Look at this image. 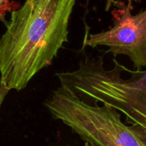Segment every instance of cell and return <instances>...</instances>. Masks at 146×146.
<instances>
[{"mask_svg":"<svg viewBox=\"0 0 146 146\" xmlns=\"http://www.w3.org/2000/svg\"><path fill=\"white\" fill-rule=\"evenodd\" d=\"M111 69L104 67V57L86 56L74 71L57 73L61 86L84 101L102 103L126 116L131 125L146 132V70L126 71L131 78L124 79L125 67L113 60Z\"/></svg>","mask_w":146,"mask_h":146,"instance_id":"7a4b0ae2","label":"cell"},{"mask_svg":"<svg viewBox=\"0 0 146 146\" xmlns=\"http://www.w3.org/2000/svg\"><path fill=\"white\" fill-rule=\"evenodd\" d=\"M76 1L26 0L11 12L0 38V84L9 91H21L51 65L68 41Z\"/></svg>","mask_w":146,"mask_h":146,"instance_id":"6da1fadb","label":"cell"},{"mask_svg":"<svg viewBox=\"0 0 146 146\" xmlns=\"http://www.w3.org/2000/svg\"><path fill=\"white\" fill-rule=\"evenodd\" d=\"M9 0H0V19H2L4 12L7 10Z\"/></svg>","mask_w":146,"mask_h":146,"instance_id":"8992f818","label":"cell"},{"mask_svg":"<svg viewBox=\"0 0 146 146\" xmlns=\"http://www.w3.org/2000/svg\"><path fill=\"white\" fill-rule=\"evenodd\" d=\"M53 118L94 146H146V132L128 125L121 114L107 106L84 101L60 86L44 102Z\"/></svg>","mask_w":146,"mask_h":146,"instance_id":"3957f363","label":"cell"},{"mask_svg":"<svg viewBox=\"0 0 146 146\" xmlns=\"http://www.w3.org/2000/svg\"><path fill=\"white\" fill-rule=\"evenodd\" d=\"M9 91V90L7 89L2 84H0V109H1V107L6 96Z\"/></svg>","mask_w":146,"mask_h":146,"instance_id":"5b68a950","label":"cell"},{"mask_svg":"<svg viewBox=\"0 0 146 146\" xmlns=\"http://www.w3.org/2000/svg\"><path fill=\"white\" fill-rule=\"evenodd\" d=\"M85 45L108 47L114 56H127L137 71L146 68V9L133 15L130 5L125 8L109 30L89 34Z\"/></svg>","mask_w":146,"mask_h":146,"instance_id":"277c9868","label":"cell"},{"mask_svg":"<svg viewBox=\"0 0 146 146\" xmlns=\"http://www.w3.org/2000/svg\"><path fill=\"white\" fill-rule=\"evenodd\" d=\"M83 146H94V145H93L92 144L89 143L88 142H85V143H84V145Z\"/></svg>","mask_w":146,"mask_h":146,"instance_id":"52a82bcc","label":"cell"}]
</instances>
